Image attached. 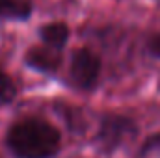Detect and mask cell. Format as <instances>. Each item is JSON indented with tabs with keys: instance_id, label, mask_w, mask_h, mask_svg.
<instances>
[{
	"instance_id": "6da1fadb",
	"label": "cell",
	"mask_w": 160,
	"mask_h": 158,
	"mask_svg": "<svg viewBox=\"0 0 160 158\" xmlns=\"http://www.w3.org/2000/svg\"><path fill=\"white\" fill-rule=\"evenodd\" d=\"M4 143L13 158H56L62 151V132L48 119L24 116L8 126Z\"/></svg>"
},
{
	"instance_id": "8992f818",
	"label": "cell",
	"mask_w": 160,
	"mask_h": 158,
	"mask_svg": "<svg viewBox=\"0 0 160 158\" xmlns=\"http://www.w3.org/2000/svg\"><path fill=\"white\" fill-rule=\"evenodd\" d=\"M34 13V0H0L2 22H24Z\"/></svg>"
},
{
	"instance_id": "277c9868",
	"label": "cell",
	"mask_w": 160,
	"mask_h": 158,
	"mask_svg": "<svg viewBox=\"0 0 160 158\" xmlns=\"http://www.w3.org/2000/svg\"><path fill=\"white\" fill-rule=\"evenodd\" d=\"M24 65L39 75H56L62 67V52L47 45H34L24 52Z\"/></svg>"
},
{
	"instance_id": "52a82bcc",
	"label": "cell",
	"mask_w": 160,
	"mask_h": 158,
	"mask_svg": "<svg viewBox=\"0 0 160 158\" xmlns=\"http://www.w3.org/2000/svg\"><path fill=\"white\" fill-rule=\"evenodd\" d=\"M17 97V84L0 67V106H8Z\"/></svg>"
},
{
	"instance_id": "7a4b0ae2",
	"label": "cell",
	"mask_w": 160,
	"mask_h": 158,
	"mask_svg": "<svg viewBox=\"0 0 160 158\" xmlns=\"http://www.w3.org/2000/svg\"><path fill=\"white\" fill-rule=\"evenodd\" d=\"M136 134H138L136 119L123 116V114L110 112V114H104L101 117L97 132L93 136V141L102 155H112V153L119 151Z\"/></svg>"
},
{
	"instance_id": "3957f363",
	"label": "cell",
	"mask_w": 160,
	"mask_h": 158,
	"mask_svg": "<svg viewBox=\"0 0 160 158\" xmlns=\"http://www.w3.org/2000/svg\"><path fill=\"white\" fill-rule=\"evenodd\" d=\"M102 71V60L101 56L89 48V47H78L73 50L69 60V73L67 78L69 84L78 91H93L99 86Z\"/></svg>"
},
{
	"instance_id": "9c48e42d",
	"label": "cell",
	"mask_w": 160,
	"mask_h": 158,
	"mask_svg": "<svg viewBox=\"0 0 160 158\" xmlns=\"http://www.w3.org/2000/svg\"><path fill=\"white\" fill-rule=\"evenodd\" d=\"M147 52H149L151 58L160 60V32L149 37V41H147Z\"/></svg>"
},
{
	"instance_id": "ba28073f",
	"label": "cell",
	"mask_w": 160,
	"mask_h": 158,
	"mask_svg": "<svg viewBox=\"0 0 160 158\" xmlns=\"http://www.w3.org/2000/svg\"><path fill=\"white\" fill-rule=\"evenodd\" d=\"M149 156H160V130L153 132L143 140V143L138 149V158H149Z\"/></svg>"
},
{
	"instance_id": "5b68a950",
	"label": "cell",
	"mask_w": 160,
	"mask_h": 158,
	"mask_svg": "<svg viewBox=\"0 0 160 158\" xmlns=\"http://www.w3.org/2000/svg\"><path fill=\"white\" fill-rule=\"evenodd\" d=\"M38 36L39 41L43 45L54 48V50H63V47L69 43L71 37V30H69V24L63 22V21H54V22H47L39 26L38 30Z\"/></svg>"
}]
</instances>
